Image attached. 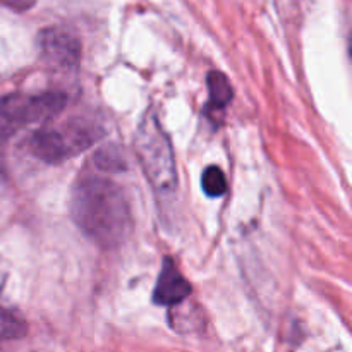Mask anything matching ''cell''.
I'll return each mask as SVG.
<instances>
[{"mask_svg": "<svg viewBox=\"0 0 352 352\" xmlns=\"http://www.w3.org/2000/svg\"><path fill=\"white\" fill-rule=\"evenodd\" d=\"M134 153L151 188L160 195H172L177 189L174 148L170 138L155 116H146L136 129Z\"/></svg>", "mask_w": 352, "mask_h": 352, "instance_id": "7a4b0ae2", "label": "cell"}, {"mask_svg": "<svg viewBox=\"0 0 352 352\" xmlns=\"http://www.w3.org/2000/svg\"><path fill=\"white\" fill-rule=\"evenodd\" d=\"M201 188L203 192L210 198H220V196L226 195L229 184H227V177L222 168L217 167V165L206 167L201 175Z\"/></svg>", "mask_w": 352, "mask_h": 352, "instance_id": "9c48e42d", "label": "cell"}, {"mask_svg": "<svg viewBox=\"0 0 352 352\" xmlns=\"http://www.w3.org/2000/svg\"><path fill=\"white\" fill-rule=\"evenodd\" d=\"M72 222L103 250H116L133 232V213L122 188L107 177L86 175L71 192Z\"/></svg>", "mask_w": 352, "mask_h": 352, "instance_id": "6da1fadb", "label": "cell"}, {"mask_svg": "<svg viewBox=\"0 0 352 352\" xmlns=\"http://www.w3.org/2000/svg\"><path fill=\"white\" fill-rule=\"evenodd\" d=\"M208 81V95H210V107L217 110H222L232 102L234 89L230 85L229 78L220 71H212L206 78Z\"/></svg>", "mask_w": 352, "mask_h": 352, "instance_id": "52a82bcc", "label": "cell"}, {"mask_svg": "<svg viewBox=\"0 0 352 352\" xmlns=\"http://www.w3.org/2000/svg\"><path fill=\"white\" fill-rule=\"evenodd\" d=\"M2 2H6L10 7H16V9H28V7H31L33 0H2Z\"/></svg>", "mask_w": 352, "mask_h": 352, "instance_id": "7c38bea8", "label": "cell"}, {"mask_svg": "<svg viewBox=\"0 0 352 352\" xmlns=\"http://www.w3.org/2000/svg\"><path fill=\"white\" fill-rule=\"evenodd\" d=\"M191 296V284L179 272L172 258H165L153 291L157 306H177Z\"/></svg>", "mask_w": 352, "mask_h": 352, "instance_id": "8992f818", "label": "cell"}, {"mask_svg": "<svg viewBox=\"0 0 352 352\" xmlns=\"http://www.w3.org/2000/svg\"><path fill=\"white\" fill-rule=\"evenodd\" d=\"M93 160H95L96 167L107 174H117V172H124L127 168L126 155L116 144H107V146L100 148Z\"/></svg>", "mask_w": 352, "mask_h": 352, "instance_id": "ba28073f", "label": "cell"}, {"mask_svg": "<svg viewBox=\"0 0 352 352\" xmlns=\"http://www.w3.org/2000/svg\"><path fill=\"white\" fill-rule=\"evenodd\" d=\"M41 58L55 71H74L81 60L79 40L62 28H47L38 36Z\"/></svg>", "mask_w": 352, "mask_h": 352, "instance_id": "5b68a950", "label": "cell"}, {"mask_svg": "<svg viewBox=\"0 0 352 352\" xmlns=\"http://www.w3.org/2000/svg\"><path fill=\"white\" fill-rule=\"evenodd\" d=\"M17 131L19 129L16 127V124H14L12 120L7 117V113L0 109V144L6 143L10 136H14V134L17 133Z\"/></svg>", "mask_w": 352, "mask_h": 352, "instance_id": "8fae6325", "label": "cell"}, {"mask_svg": "<svg viewBox=\"0 0 352 352\" xmlns=\"http://www.w3.org/2000/svg\"><path fill=\"white\" fill-rule=\"evenodd\" d=\"M103 127L88 119H69L60 126L41 127L30 138V151L45 164H60L102 140Z\"/></svg>", "mask_w": 352, "mask_h": 352, "instance_id": "3957f363", "label": "cell"}, {"mask_svg": "<svg viewBox=\"0 0 352 352\" xmlns=\"http://www.w3.org/2000/svg\"><path fill=\"white\" fill-rule=\"evenodd\" d=\"M28 325L19 315L0 306V339L12 340L26 336Z\"/></svg>", "mask_w": 352, "mask_h": 352, "instance_id": "30bf717a", "label": "cell"}, {"mask_svg": "<svg viewBox=\"0 0 352 352\" xmlns=\"http://www.w3.org/2000/svg\"><path fill=\"white\" fill-rule=\"evenodd\" d=\"M67 105V96L60 91L40 95H9L0 102V109L7 113L17 129L34 122H48L55 119Z\"/></svg>", "mask_w": 352, "mask_h": 352, "instance_id": "277c9868", "label": "cell"}]
</instances>
